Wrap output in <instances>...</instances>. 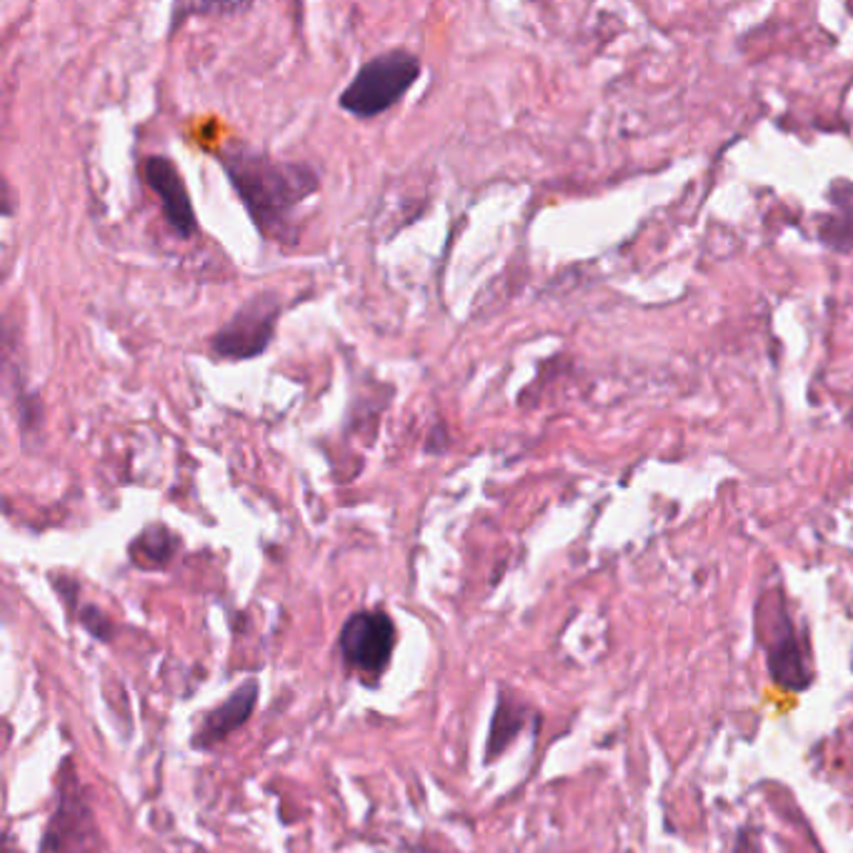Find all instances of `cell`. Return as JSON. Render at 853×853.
<instances>
[{
    "instance_id": "6",
    "label": "cell",
    "mask_w": 853,
    "mask_h": 853,
    "mask_svg": "<svg viewBox=\"0 0 853 853\" xmlns=\"http://www.w3.org/2000/svg\"><path fill=\"white\" fill-rule=\"evenodd\" d=\"M258 701V681H245L239 685L231 696H228L221 706L208 711L206 718L200 721L196 736H193V746L196 749H214L216 744L226 741L228 736L245 724L251 718L253 708Z\"/></svg>"
},
{
    "instance_id": "9",
    "label": "cell",
    "mask_w": 853,
    "mask_h": 853,
    "mask_svg": "<svg viewBox=\"0 0 853 853\" xmlns=\"http://www.w3.org/2000/svg\"><path fill=\"white\" fill-rule=\"evenodd\" d=\"M523 726V711L516 706V703L508 701L506 696L498 699L496 706V716L494 724H491V736H488V759H494L500 751L506 749L508 744L514 741Z\"/></svg>"
},
{
    "instance_id": "5",
    "label": "cell",
    "mask_w": 853,
    "mask_h": 853,
    "mask_svg": "<svg viewBox=\"0 0 853 853\" xmlns=\"http://www.w3.org/2000/svg\"><path fill=\"white\" fill-rule=\"evenodd\" d=\"M143 178L148 183V188H151L158 196V200H161L163 218L165 223L173 228V233L181 235V239L196 235L198 223H196V210H193L188 188L186 183H183V175L169 158L148 155L143 161Z\"/></svg>"
},
{
    "instance_id": "7",
    "label": "cell",
    "mask_w": 853,
    "mask_h": 853,
    "mask_svg": "<svg viewBox=\"0 0 853 853\" xmlns=\"http://www.w3.org/2000/svg\"><path fill=\"white\" fill-rule=\"evenodd\" d=\"M761 633L769 636V668L773 681L788 691H804L811 676L806 671L802 646H798L786 613H781L779 621H771V629Z\"/></svg>"
},
{
    "instance_id": "3",
    "label": "cell",
    "mask_w": 853,
    "mask_h": 853,
    "mask_svg": "<svg viewBox=\"0 0 853 853\" xmlns=\"http://www.w3.org/2000/svg\"><path fill=\"white\" fill-rule=\"evenodd\" d=\"M280 301L276 293H258L245 301L231 321L218 328L210 348L218 358L251 360L266 354L276 333Z\"/></svg>"
},
{
    "instance_id": "1",
    "label": "cell",
    "mask_w": 853,
    "mask_h": 853,
    "mask_svg": "<svg viewBox=\"0 0 853 853\" xmlns=\"http://www.w3.org/2000/svg\"><path fill=\"white\" fill-rule=\"evenodd\" d=\"M221 165L249 216L274 239L284 235L290 214L321 186L319 173L308 163L276 161L243 146L223 151Z\"/></svg>"
},
{
    "instance_id": "8",
    "label": "cell",
    "mask_w": 853,
    "mask_h": 853,
    "mask_svg": "<svg viewBox=\"0 0 853 853\" xmlns=\"http://www.w3.org/2000/svg\"><path fill=\"white\" fill-rule=\"evenodd\" d=\"M178 549V539L165 526H148L130 546V556L138 566H165Z\"/></svg>"
},
{
    "instance_id": "10",
    "label": "cell",
    "mask_w": 853,
    "mask_h": 853,
    "mask_svg": "<svg viewBox=\"0 0 853 853\" xmlns=\"http://www.w3.org/2000/svg\"><path fill=\"white\" fill-rule=\"evenodd\" d=\"M81 623L93 638H101V641L113 638V623L108 621V615L101 613L95 606H85L81 611Z\"/></svg>"
},
{
    "instance_id": "4",
    "label": "cell",
    "mask_w": 853,
    "mask_h": 853,
    "mask_svg": "<svg viewBox=\"0 0 853 853\" xmlns=\"http://www.w3.org/2000/svg\"><path fill=\"white\" fill-rule=\"evenodd\" d=\"M341 656L366 679H378L389 666L395 648V626L391 615L373 609L358 611L341 629Z\"/></svg>"
},
{
    "instance_id": "2",
    "label": "cell",
    "mask_w": 853,
    "mask_h": 853,
    "mask_svg": "<svg viewBox=\"0 0 853 853\" xmlns=\"http://www.w3.org/2000/svg\"><path fill=\"white\" fill-rule=\"evenodd\" d=\"M418 76V56L403 48L381 53L358 68L354 81L338 95V105L356 118H376L406 99Z\"/></svg>"
},
{
    "instance_id": "11",
    "label": "cell",
    "mask_w": 853,
    "mask_h": 853,
    "mask_svg": "<svg viewBox=\"0 0 853 853\" xmlns=\"http://www.w3.org/2000/svg\"><path fill=\"white\" fill-rule=\"evenodd\" d=\"M849 11H851V13H853V5H851V8H849Z\"/></svg>"
}]
</instances>
